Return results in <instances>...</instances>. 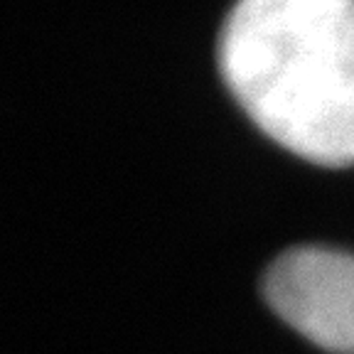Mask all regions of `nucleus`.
<instances>
[{"mask_svg":"<svg viewBox=\"0 0 354 354\" xmlns=\"http://www.w3.org/2000/svg\"><path fill=\"white\" fill-rule=\"evenodd\" d=\"M263 293L283 322L317 347L354 354V256L300 246L266 271Z\"/></svg>","mask_w":354,"mask_h":354,"instance_id":"obj_2","label":"nucleus"},{"mask_svg":"<svg viewBox=\"0 0 354 354\" xmlns=\"http://www.w3.org/2000/svg\"><path fill=\"white\" fill-rule=\"evenodd\" d=\"M221 72L256 126L320 165L354 162V0H239Z\"/></svg>","mask_w":354,"mask_h":354,"instance_id":"obj_1","label":"nucleus"}]
</instances>
